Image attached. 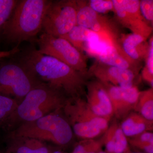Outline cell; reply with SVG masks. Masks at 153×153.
<instances>
[{
  "label": "cell",
  "mask_w": 153,
  "mask_h": 153,
  "mask_svg": "<svg viewBox=\"0 0 153 153\" xmlns=\"http://www.w3.org/2000/svg\"><path fill=\"white\" fill-rule=\"evenodd\" d=\"M62 109L73 134L82 140L94 139L109 126V121L95 114L82 97L68 99Z\"/></svg>",
  "instance_id": "5"
},
{
  "label": "cell",
  "mask_w": 153,
  "mask_h": 153,
  "mask_svg": "<svg viewBox=\"0 0 153 153\" xmlns=\"http://www.w3.org/2000/svg\"><path fill=\"white\" fill-rule=\"evenodd\" d=\"M130 153H145L143 152H130Z\"/></svg>",
  "instance_id": "30"
},
{
  "label": "cell",
  "mask_w": 153,
  "mask_h": 153,
  "mask_svg": "<svg viewBox=\"0 0 153 153\" xmlns=\"http://www.w3.org/2000/svg\"><path fill=\"white\" fill-rule=\"evenodd\" d=\"M20 49L18 47H14L13 49L7 51H0V59L16 55L20 52Z\"/></svg>",
  "instance_id": "28"
},
{
  "label": "cell",
  "mask_w": 153,
  "mask_h": 153,
  "mask_svg": "<svg viewBox=\"0 0 153 153\" xmlns=\"http://www.w3.org/2000/svg\"><path fill=\"white\" fill-rule=\"evenodd\" d=\"M102 147L100 140H82L76 144L71 153H99L102 151Z\"/></svg>",
  "instance_id": "24"
},
{
  "label": "cell",
  "mask_w": 153,
  "mask_h": 153,
  "mask_svg": "<svg viewBox=\"0 0 153 153\" xmlns=\"http://www.w3.org/2000/svg\"><path fill=\"white\" fill-rule=\"evenodd\" d=\"M101 83L111 101L114 116L117 119L123 120L129 114L135 111L140 92L136 85L130 88H123Z\"/></svg>",
  "instance_id": "12"
},
{
  "label": "cell",
  "mask_w": 153,
  "mask_h": 153,
  "mask_svg": "<svg viewBox=\"0 0 153 153\" xmlns=\"http://www.w3.org/2000/svg\"><path fill=\"white\" fill-rule=\"evenodd\" d=\"M147 39L137 34L123 35L120 44L125 53L132 60L140 62L146 59L149 49V43Z\"/></svg>",
  "instance_id": "16"
},
{
  "label": "cell",
  "mask_w": 153,
  "mask_h": 153,
  "mask_svg": "<svg viewBox=\"0 0 153 153\" xmlns=\"http://www.w3.org/2000/svg\"><path fill=\"white\" fill-rule=\"evenodd\" d=\"M140 9L141 13L146 21H153V0L140 1Z\"/></svg>",
  "instance_id": "27"
},
{
  "label": "cell",
  "mask_w": 153,
  "mask_h": 153,
  "mask_svg": "<svg viewBox=\"0 0 153 153\" xmlns=\"http://www.w3.org/2000/svg\"><path fill=\"white\" fill-rule=\"evenodd\" d=\"M146 65L142 71V76L145 81L153 88V37L149 41V49L146 58Z\"/></svg>",
  "instance_id": "25"
},
{
  "label": "cell",
  "mask_w": 153,
  "mask_h": 153,
  "mask_svg": "<svg viewBox=\"0 0 153 153\" xmlns=\"http://www.w3.org/2000/svg\"><path fill=\"white\" fill-rule=\"evenodd\" d=\"M49 153H66L65 152H63V151L60 150L59 149H54L51 152Z\"/></svg>",
  "instance_id": "29"
},
{
  "label": "cell",
  "mask_w": 153,
  "mask_h": 153,
  "mask_svg": "<svg viewBox=\"0 0 153 153\" xmlns=\"http://www.w3.org/2000/svg\"><path fill=\"white\" fill-rule=\"evenodd\" d=\"M88 6L93 10L100 13H106L109 11H114L112 1L110 0H91L88 2Z\"/></svg>",
  "instance_id": "26"
},
{
  "label": "cell",
  "mask_w": 153,
  "mask_h": 153,
  "mask_svg": "<svg viewBox=\"0 0 153 153\" xmlns=\"http://www.w3.org/2000/svg\"><path fill=\"white\" fill-rule=\"evenodd\" d=\"M86 102L91 109L98 116L110 120L114 116L111 101L103 85L97 80L87 81Z\"/></svg>",
  "instance_id": "13"
},
{
  "label": "cell",
  "mask_w": 153,
  "mask_h": 153,
  "mask_svg": "<svg viewBox=\"0 0 153 153\" xmlns=\"http://www.w3.org/2000/svg\"><path fill=\"white\" fill-rule=\"evenodd\" d=\"M40 82L17 60L0 63V94L20 102Z\"/></svg>",
  "instance_id": "6"
},
{
  "label": "cell",
  "mask_w": 153,
  "mask_h": 153,
  "mask_svg": "<svg viewBox=\"0 0 153 153\" xmlns=\"http://www.w3.org/2000/svg\"><path fill=\"white\" fill-rule=\"evenodd\" d=\"M36 43L40 53L55 57L76 71L89 76L86 56L66 39L42 33Z\"/></svg>",
  "instance_id": "7"
},
{
  "label": "cell",
  "mask_w": 153,
  "mask_h": 153,
  "mask_svg": "<svg viewBox=\"0 0 153 153\" xmlns=\"http://www.w3.org/2000/svg\"><path fill=\"white\" fill-rule=\"evenodd\" d=\"M97 35L91 30L76 25L65 36L61 38L66 39L80 52H89L90 41Z\"/></svg>",
  "instance_id": "19"
},
{
  "label": "cell",
  "mask_w": 153,
  "mask_h": 153,
  "mask_svg": "<svg viewBox=\"0 0 153 153\" xmlns=\"http://www.w3.org/2000/svg\"><path fill=\"white\" fill-rule=\"evenodd\" d=\"M134 111L146 119L153 121V88L140 91Z\"/></svg>",
  "instance_id": "20"
},
{
  "label": "cell",
  "mask_w": 153,
  "mask_h": 153,
  "mask_svg": "<svg viewBox=\"0 0 153 153\" xmlns=\"http://www.w3.org/2000/svg\"><path fill=\"white\" fill-rule=\"evenodd\" d=\"M51 0H19L6 24L2 37L11 44L36 42Z\"/></svg>",
  "instance_id": "2"
},
{
  "label": "cell",
  "mask_w": 153,
  "mask_h": 153,
  "mask_svg": "<svg viewBox=\"0 0 153 153\" xmlns=\"http://www.w3.org/2000/svg\"><path fill=\"white\" fill-rule=\"evenodd\" d=\"M129 145L138 152L153 153V134L146 131L128 138Z\"/></svg>",
  "instance_id": "21"
},
{
  "label": "cell",
  "mask_w": 153,
  "mask_h": 153,
  "mask_svg": "<svg viewBox=\"0 0 153 153\" xmlns=\"http://www.w3.org/2000/svg\"><path fill=\"white\" fill-rule=\"evenodd\" d=\"M153 121L146 119L137 112L129 114L122 122L120 127L127 138L131 137L153 130Z\"/></svg>",
  "instance_id": "18"
},
{
  "label": "cell",
  "mask_w": 153,
  "mask_h": 153,
  "mask_svg": "<svg viewBox=\"0 0 153 153\" xmlns=\"http://www.w3.org/2000/svg\"><path fill=\"white\" fill-rule=\"evenodd\" d=\"M17 60L37 80L64 94L68 98L82 97L89 76L76 71L55 57L30 47L21 52Z\"/></svg>",
  "instance_id": "1"
},
{
  "label": "cell",
  "mask_w": 153,
  "mask_h": 153,
  "mask_svg": "<svg viewBox=\"0 0 153 153\" xmlns=\"http://www.w3.org/2000/svg\"><path fill=\"white\" fill-rule=\"evenodd\" d=\"M58 112L19 125L9 137L32 138L59 146L68 145L72 140L74 134L66 119Z\"/></svg>",
  "instance_id": "4"
},
{
  "label": "cell",
  "mask_w": 153,
  "mask_h": 153,
  "mask_svg": "<svg viewBox=\"0 0 153 153\" xmlns=\"http://www.w3.org/2000/svg\"><path fill=\"white\" fill-rule=\"evenodd\" d=\"M97 61L110 66L123 69H130L138 74L140 62L131 59L124 52L122 49H117L109 45L100 53L94 54Z\"/></svg>",
  "instance_id": "14"
},
{
  "label": "cell",
  "mask_w": 153,
  "mask_h": 153,
  "mask_svg": "<svg viewBox=\"0 0 153 153\" xmlns=\"http://www.w3.org/2000/svg\"><path fill=\"white\" fill-rule=\"evenodd\" d=\"M76 3L77 25L95 33L100 38L106 41L108 45L119 47L117 30L112 22L93 10L86 1L76 0Z\"/></svg>",
  "instance_id": "9"
},
{
  "label": "cell",
  "mask_w": 153,
  "mask_h": 153,
  "mask_svg": "<svg viewBox=\"0 0 153 153\" xmlns=\"http://www.w3.org/2000/svg\"><path fill=\"white\" fill-rule=\"evenodd\" d=\"M114 12L119 22L133 34L147 39L152 28L144 19L140 9L138 0H112Z\"/></svg>",
  "instance_id": "10"
},
{
  "label": "cell",
  "mask_w": 153,
  "mask_h": 153,
  "mask_svg": "<svg viewBox=\"0 0 153 153\" xmlns=\"http://www.w3.org/2000/svg\"></svg>",
  "instance_id": "32"
},
{
  "label": "cell",
  "mask_w": 153,
  "mask_h": 153,
  "mask_svg": "<svg viewBox=\"0 0 153 153\" xmlns=\"http://www.w3.org/2000/svg\"><path fill=\"white\" fill-rule=\"evenodd\" d=\"M99 153H105V152H104V151H101V152H100Z\"/></svg>",
  "instance_id": "31"
},
{
  "label": "cell",
  "mask_w": 153,
  "mask_h": 153,
  "mask_svg": "<svg viewBox=\"0 0 153 153\" xmlns=\"http://www.w3.org/2000/svg\"><path fill=\"white\" fill-rule=\"evenodd\" d=\"M20 102L0 94V122L4 123L16 109Z\"/></svg>",
  "instance_id": "22"
},
{
  "label": "cell",
  "mask_w": 153,
  "mask_h": 153,
  "mask_svg": "<svg viewBox=\"0 0 153 153\" xmlns=\"http://www.w3.org/2000/svg\"><path fill=\"white\" fill-rule=\"evenodd\" d=\"M100 141L102 146H104L105 153L131 152L127 138L117 121H114L111 125L109 126Z\"/></svg>",
  "instance_id": "15"
},
{
  "label": "cell",
  "mask_w": 153,
  "mask_h": 153,
  "mask_svg": "<svg viewBox=\"0 0 153 153\" xmlns=\"http://www.w3.org/2000/svg\"><path fill=\"white\" fill-rule=\"evenodd\" d=\"M68 99L62 92L45 83H40L25 96L4 123L17 126L36 120L62 109Z\"/></svg>",
  "instance_id": "3"
},
{
  "label": "cell",
  "mask_w": 153,
  "mask_h": 153,
  "mask_svg": "<svg viewBox=\"0 0 153 153\" xmlns=\"http://www.w3.org/2000/svg\"><path fill=\"white\" fill-rule=\"evenodd\" d=\"M19 0H0V38Z\"/></svg>",
  "instance_id": "23"
},
{
  "label": "cell",
  "mask_w": 153,
  "mask_h": 153,
  "mask_svg": "<svg viewBox=\"0 0 153 153\" xmlns=\"http://www.w3.org/2000/svg\"><path fill=\"white\" fill-rule=\"evenodd\" d=\"M89 77L94 76L103 83L123 88L135 86L134 79L138 75L130 69L110 66L97 60L88 69Z\"/></svg>",
  "instance_id": "11"
},
{
  "label": "cell",
  "mask_w": 153,
  "mask_h": 153,
  "mask_svg": "<svg viewBox=\"0 0 153 153\" xmlns=\"http://www.w3.org/2000/svg\"><path fill=\"white\" fill-rule=\"evenodd\" d=\"M7 153H49L53 148L47 143L26 137H10Z\"/></svg>",
  "instance_id": "17"
},
{
  "label": "cell",
  "mask_w": 153,
  "mask_h": 153,
  "mask_svg": "<svg viewBox=\"0 0 153 153\" xmlns=\"http://www.w3.org/2000/svg\"><path fill=\"white\" fill-rule=\"evenodd\" d=\"M76 0L51 1L44 16L43 33L63 37L71 31L76 23Z\"/></svg>",
  "instance_id": "8"
}]
</instances>
